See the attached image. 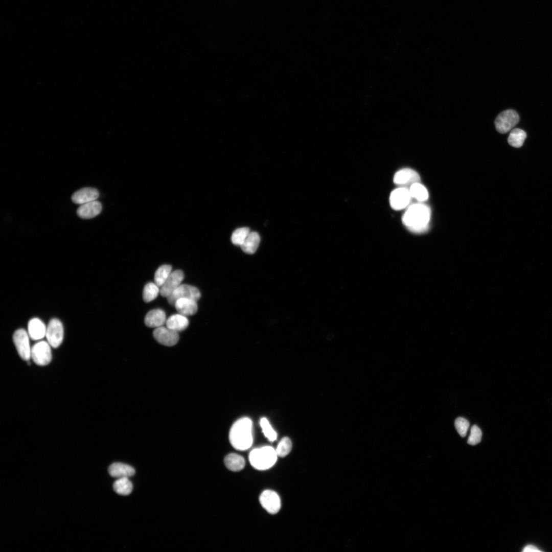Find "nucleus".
I'll return each instance as SVG.
<instances>
[{"label":"nucleus","instance_id":"obj_1","mask_svg":"<svg viewBox=\"0 0 552 552\" xmlns=\"http://www.w3.org/2000/svg\"><path fill=\"white\" fill-rule=\"evenodd\" d=\"M430 218L429 208L424 204L417 203L407 207L402 216V221L411 232L423 233L428 229Z\"/></svg>","mask_w":552,"mask_h":552},{"label":"nucleus","instance_id":"obj_2","mask_svg":"<svg viewBox=\"0 0 552 552\" xmlns=\"http://www.w3.org/2000/svg\"><path fill=\"white\" fill-rule=\"evenodd\" d=\"M232 446L238 450L249 449L253 443L252 422L247 417L239 419L232 425L229 432Z\"/></svg>","mask_w":552,"mask_h":552},{"label":"nucleus","instance_id":"obj_3","mask_svg":"<svg viewBox=\"0 0 552 552\" xmlns=\"http://www.w3.org/2000/svg\"><path fill=\"white\" fill-rule=\"evenodd\" d=\"M278 457L275 449L266 446L252 450L249 454V461L256 469L265 470L275 464Z\"/></svg>","mask_w":552,"mask_h":552},{"label":"nucleus","instance_id":"obj_4","mask_svg":"<svg viewBox=\"0 0 552 552\" xmlns=\"http://www.w3.org/2000/svg\"><path fill=\"white\" fill-rule=\"evenodd\" d=\"M519 121L517 112L512 109L505 110L499 113L495 120L496 130L500 133L511 130Z\"/></svg>","mask_w":552,"mask_h":552},{"label":"nucleus","instance_id":"obj_5","mask_svg":"<svg viewBox=\"0 0 552 552\" xmlns=\"http://www.w3.org/2000/svg\"><path fill=\"white\" fill-rule=\"evenodd\" d=\"M31 358L39 365L48 364L52 360L51 345L48 341H40L31 348Z\"/></svg>","mask_w":552,"mask_h":552},{"label":"nucleus","instance_id":"obj_6","mask_svg":"<svg viewBox=\"0 0 552 552\" xmlns=\"http://www.w3.org/2000/svg\"><path fill=\"white\" fill-rule=\"evenodd\" d=\"M63 335L62 323L58 319H52L47 327L45 337L47 341L51 347L56 348L62 343Z\"/></svg>","mask_w":552,"mask_h":552},{"label":"nucleus","instance_id":"obj_7","mask_svg":"<svg viewBox=\"0 0 552 552\" xmlns=\"http://www.w3.org/2000/svg\"><path fill=\"white\" fill-rule=\"evenodd\" d=\"M29 337L28 333L23 329L16 330L13 336V341L18 354L25 360H29L31 357Z\"/></svg>","mask_w":552,"mask_h":552},{"label":"nucleus","instance_id":"obj_8","mask_svg":"<svg viewBox=\"0 0 552 552\" xmlns=\"http://www.w3.org/2000/svg\"><path fill=\"white\" fill-rule=\"evenodd\" d=\"M411 198L408 188L399 187L390 193L389 204L393 210H401L408 206Z\"/></svg>","mask_w":552,"mask_h":552},{"label":"nucleus","instance_id":"obj_9","mask_svg":"<svg viewBox=\"0 0 552 552\" xmlns=\"http://www.w3.org/2000/svg\"><path fill=\"white\" fill-rule=\"evenodd\" d=\"M201 297V293L198 289L188 284H181L167 298L168 303L174 306L175 301L180 298H188L198 301Z\"/></svg>","mask_w":552,"mask_h":552},{"label":"nucleus","instance_id":"obj_10","mask_svg":"<svg viewBox=\"0 0 552 552\" xmlns=\"http://www.w3.org/2000/svg\"><path fill=\"white\" fill-rule=\"evenodd\" d=\"M262 507L269 514H275L281 508V500L278 494L270 490L264 491L259 497Z\"/></svg>","mask_w":552,"mask_h":552},{"label":"nucleus","instance_id":"obj_11","mask_svg":"<svg viewBox=\"0 0 552 552\" xmlns=\"http://www.w3.org/2000/svg\"><path fill=\"white\" fill-rule=\"evenodd\" d=\"M420 177L418 173L410 168L399 170L394 175V182L400 187H409L413 183L419 182Z\"/></svg>","mask_w":552,"mask_h":552},{"label":"nucleus","instance_id":"obj_12","mask_svg":"<svg viewBox=\"0 0 552 552\" xmlns=\"http://www.w3.org/2000/svg\"><path fill=\"white\" fill-rule=\"evenodd\" d=\"M154 339L159 343L166 346H173L179 340L178 332L164 326L156 328L153 332Z\"/></svg>","mask_w":552,"mask_h":552},{"label":"nucleus","instance_id":"obj_13","mask_svg":"<svg viewBox=\"0 0 552 552\" xmlns=\"http://www.w3.org/2000/svg\"><path fill=\"white\" fill-rule=\"evenodd\" d=\"M184 277V273L181 270L172 272L160 287V294L163 297H169L181 285Z\"/></svg>","mask_w":552,"mask_h":552},{"label":"nucleus","instance_id":"obj_14","mask_svg":"<svg viewBox=\"0 0 552 552\" xmlns=\"http://www.w3.org/2000/svg\"><path fill=\"white\" fill-rule=\"evenodd\" d=\"M99 196L97 189L94 188H84L75 192L72 196V201L77 204H82L96 200Z\"/></svg>","mask_w":552,"mask_h":552},{"label":"nucleus","instance_id":"obj_15","mask_svg":"<svg viewBox=\"0 0 552 552\" xmlns=\"http://www.w3.org/2000/svg\"><path fill=\"white\" fill-rule=\"evenodd\" d=\"M102 209L101 203L98 201L94 200L80 205L77 209V214L82 219H91L98 215Z\"/></svg>","mask_w":552,"mask_h":552},{"label":"nucleus","instance_id":"obj_16","mask_svg":"<svg viewBox=\"0 0 552 552\" xmlns=\"http://www.w3.org/2000/svg\"><path fill=\"white\" fill-rule=\"evenodd\" d=\"M197 301L188 298L177 299L174 306L177 312L183 315H192L197 312L198 306Z\"/></svg>","mask_w":552,"mask_h":552},{"label":"nucleus","instance_id":"obj_17","mask_svg":"<svg viewBox=\"0 0 552 552\" xmlns=\"http://www.w3.org/2000/svg\"><path fill=\"white\" fill-rule=\"evenodd\" d=\"M166 320L164 311L160 309H155L147 313L144 322L147 327L156 328L163 326L166 323Z\"/></svg>","mask_w":552,"mask_h":552},{"label":"nucleus","instance_id":"obj_18","mask_svg":"<svg viewBox=\"0 0 552 552\" xmlns=\"http://www.w3.org/2000/svg\"><path fill=\"white\" fill-rule=\"evenodd\" d=\"M47 327L38 318L30 319L28 325V333L33 340H39L45 336Z\"/></svg>","mask_w":552,"mask_h":552},{"label":"nucleus","instance_id":"obj_19","mask_svg":"<svg viewBox=\"0 0 552 552\" xmlns=\"http://www.w3.org/2000/svg\"><path fill=\"white\" fill-rule=\"evenodd\" d=\"M108 471L111 476L118 478L129 477L135 474V470L132 467L121 463L112 464Z\"/></svg>","mask_w":552,"mask_h":552},{"label":"nucleus","instance_id":"obj_20","mask_svg":"<svg viewBox=\"0 0 552 552\" xmlns=\"http://www.w3.org/2000/svg\"><path fill=\"white\" fill-rule=\"evenodd\" d=\"M166 327L177 332L185 330L189 325L187 317L180 313L173 314L167 319Z\"/></svg>","mask_w":552,"mask_h":552},{"label":"nucleus","instance_id":"obj_21","mask_svg":"<svg viewBox=\"0 0 552 552\" xmlns=\"http://www.w3.org/2000/svg\"><path fill=\"white\" fill-rule=\"evenodd\" d=\"M224 463L229 470L238 472L242 470L245 467V462L244 458L236 453H229L224 458Z\"/></svg>","mask_w":552,"mask_h":552},{"label":"nucleus","instance_id":"obj_22","mask_svg":"<svg viewBox=\"0 0 552 552\" xmlns=\"http://www.w3.org/2000/svg\"><path fill=\"white\" fill-rule=\"evenodd\" d=\"M260 241L259 234L256 232H250L241 247L244 252L252 254L257 250Z\"/></svg>","mask_w":552,"mask_h":552},{"label":"nucleus","instance_id":"obj_23","mask_svg":"<svg viewBox=\"0 0 552 552\" xmlns=\"http://www.w3.org/2000/svg\"><path fill=\"white\" fill-rule=\"evenodd\" d=\"M114 491L118 494L127 495L130 494L133 489V485L128 477L118 478L113 483Z\"/></svg>","mask_w":552,"mask_h":552},{"label":"nucleus","instance_id":"obj_24","mask_svg":"<svg viewBox=\"0 0 552 552\" xmlns=\"http://www.w3.org/2000/svg\"><path fill=\"white\" fill-rule=\"evenodd\" d=\"M526 137V132L519 128L513 129L508 137V142L512 147L515 148L521 147Z\"/></svg>","mask_w":552,"mask_h":552},{"label":"nucleus","instance_id":"obj_25","mask_svg":"<svg viewBox=\"0 0 552 552\" xmlns=\"http://www.w3.org/2000/svg\"><path fill=\"white\" fill-rule=\"evenodd\" d=\"M412 198L420 202H423L428 198V192L426 188L419 182L412 184L409 188Z\"/></svg>","mask_w":552,"mask_h":552},{"label":"nucleus","instance_id":"obj_26","mask_svg":"<svg viewBox=\"0 0 552 552\" xmlns=\"http://www.w3.org/2000/svg\"><path fill=\"white\" fill-rule=\"evenodd\" d=\"M172 272V267L170 265H163L159 267L154 274V283L161 287Z\"/></svg>","mask_w":552,"mask_h":552},{"label":"nucleus","instance_id":"obj_27","mask_svg":"<svg viewBox=\"0 0 552 552\" xmlns=\"http://www.w3.org/2000/svg\"><path fill=\"white\" fill-rule=\"evenodd\" d=\"M159 288L154 283L150 282L147 284L143 289V300L148 303L154 300L160 292Z\"/></svg>","mask_w":552,"mask_h":552},{"label":"nucleus","instance_id":"obj_28","mask_svg":"<svg viewBox=\"0 0 552 552\" xmlns=\"http://www.w3.org/2000/svg\"><path fill=\"white\" fill-rule=\"evenodd\" d=\"M248 227H243L236 229L232 234L231 241L237 246H241L250 233Z\"/></svg>","mask_w":552,"mask_h":552},{"label":"nucleus","instance_id":"obj_29","mask_svg":"<svg viewBox=\"0 0 552 552\" xmlns=\"http://www.w3.org/2000/svg\"><path fill=\"white\" fill-rule=\"evenodd\" d=\"M292 449V443L288 437H284L278 443L275 449L278 457H284L287 456Z\"/></svg>","mask_w":552,"mask_h":552},{"label":"nucleus","instance_id":"obj_30","mask_svg":"<svg viewBox=\"0 0 552 552\" xmlns=\"http://www.w3.org/2000/svg\"><path fill=\"white\" fill-rule=\"evenodd\" d=\"M260 425L264 435L269 441L273 442L277 439V432L266 418L261 419Z\"/></svg>","mask_w":552,"mask_h":552},{"label":"nucleus","instance_id":"obj_31","mask_svg":"<svg viewBox=\"0 0 552 552\" xmlns=\"http://www.w3.org/2000/svg\"><path fill=\"white\" fill-rule=\"evenodd\" d=\"M454 425L458 433L462 437H465L470 426L469 421L464 418L458 417L455 420Z\"/></svg>","mask_w":552,"mask_h":552},{"label":"nucleus","instance_id":"obj_32","mask_svg":"<svg viewBox=\"0 0 552 552\" xmlns=\"http://www.w3.org/2000/svg\"><path fill=\"white\" fill-rule=\"evenodd\" d=\"M482 437V432L477 425L472 426L470 434L468 438L467 443L471 445H475L480 443Z\"/></svg>","mask_w":552,"mask_h":552},{"label":"nucleus","instance_id":"obj_33","mask_svg":"<svg viewBox=\"0 0 552 552\" xmlns=\"http://www.w3.org/2000/svg\"><path fill=\"white\" fill-rule=\"evenodd\" d=\"M522 551H542L538 547L533 544H527L523 546Z\"/></svg>","mask_w":552,"mask_h":552}]
</instances>
